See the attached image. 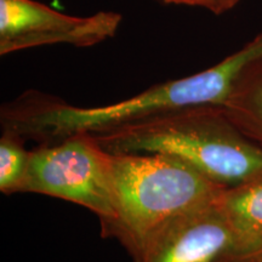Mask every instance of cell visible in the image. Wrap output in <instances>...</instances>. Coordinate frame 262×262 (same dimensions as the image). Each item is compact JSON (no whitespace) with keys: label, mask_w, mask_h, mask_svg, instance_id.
<instances>
[{"label":"cell","mask_w":262,"mask_h":262,"mask_svg":"<svg viewBox=\"0 0 262 262\" xmlns=\"http://www.w3.org/2000/svg\"><path fill=\"white\" fill-rule=\"evenodd\" d=\"M262 57V31L212 67L150 86L135 96L100 107H78L28 91L2 108L3 131L19 139L57 142L79 133L95 134L196 106H224L243 72Z\"/></svg>","instance_id":"obj_1"},{"label":"cell","mask_w":262,"mask_h":262,"mask_svg":"<svg viewBox=\"0 0 262 262\" xmlns=\"http://www.w3.org/2000/svg\"><path fill=\"white\" fill-rule=\"evenodd\" d=\"M111 153L162 155L185 163L222 188L262 176V147L220 106H196L91 134Z\"/></svg>","instance_id":"obj_2"},{"label":"cell","mask_w":262,"mask_h":262,"mask_svg":"<svg viewBox=\"0 0 262 262\" xmlns=\"http://www.w3.org/2000/svg\"><path fill=\"white\" fill-rule=\"evenodd\" d=\"M106 170L114 217L102 227L103 234L118 239L134 262H142L150 242L165 226L214 204L225 189L162 155L106 150Z\"/></svg>","instance_id":"obj_3"},{"label":"cell","mask_w":262,"mask_h":262,"mask_svg":"<svg viewBox=\"0 0 262 262\" xmlns=\"http://www.w3.org/2000/svg\"><path fill=\"white\" fill-rule=\"evenodd\" d=\"M18 193H37L74 203L94 212L102 227L114 217L106 150L88 133L31 150Z\"/></svg>","instance_id":"obj_4"},{"label":"cell","mask_w":262,"mask_h":262,"mask_svg":"<svg viewBox=\"0 0 262 262\" xmlns=\"http://www.w3.org/2000/svg\"><path fill=\"white\" fill-rule=\"evenodd\" d=\"M122 21L116 11L78 17L37 0H0V55L55 44L94 47L113 38Z\"/></svg>","instance_id":"obj_5"},{"label":"cell","mask_w":262,"mask_h":262,"mask_svg":"<svg viewBox=\"0 0 262 262\" xmlns=\"http://www.w3.org/2000/svg\"><path fill=\"white\" fill-rule=\"evenodd\" d=\"M250 253L256 251L238 237L216 202L165 226L150 242L142 262H215Z\"/></svg>","instance_id":"obj_6"},{"label":"cell","mask_w":262,"mask_h":262,"mask_svg":"<svg viewBox=\"0 0 262 262\" xmlns=\"http://www.w3.org/2000/svg\"><path fill=\"white\" fill-rule=\"evenodd\" d=\"M217 206L249 249L262 250V176L225 188Z\"/></svg>","instance_id":"obj_7"},{"label":"cell","mask_w":262,"mask_h":262,"mask_svg":"<svg viewBox=\"0 0 262 262\" xmlns=\"http://www.w3.org/2000/svg\"><path fill=\"white\" fill-rule=\"evenodd\" d=\"M221 107L245 136L262 147V57L248 66Z\"/></svg>","instance_id":"obj_8"},{"label":"cell","mask_w":262,"mask_h":262,"mask_svg":"<svg viewBox=\"0 0 262 262\" xmlns=\"http://www.w3.org/2000/svg\"><path fill=\"white\" fill-rule=\"evenodd\" d=\"M29 153L22 139L3 131L0 139V191L4 194L19 192L28 168Z\"/></svg>","instance_id":"obj_9"},{"label":"cell","mask_w":262,"mask_h":262,"mask_svg":"<svg viewBox=\"0 0 262 262\" xmlns=\"http://www.w3.org/2000/svg\"><path fill=\"white\" fill-rule=\"evenodd\" d=\"M165 5H183L193 8H203L215 15L225 12V0H157Z\"/></svg>","instance_id":"obj_10"},{"label":"cell","mask_w":262,"mask_h":262,"mask_svg":"<svg viewBox=\"0 0 262 262\" xmlns=\"http://www.w3.org/2000/svg\"><path fill=\"white\" fill-rule=\"evenodd\" d=\"M215 262H262V250L256 253L243 254V255H234Z\"/></svg>","instance_id":"obj_11"},{"label":"cell","mask_w":262,"mask_h":262,"mask_svg":"<svg viewBox=\"0 0 262 262\" xmlns=\"http://www.w3.org/2000/svg\"><path fill=\"white\" fill-rule=\"evenodd\" d=\"M239 2H241V0H225V12L233 9Z\"/></svg>","instance_id":"obj_12"}]
</instances>
